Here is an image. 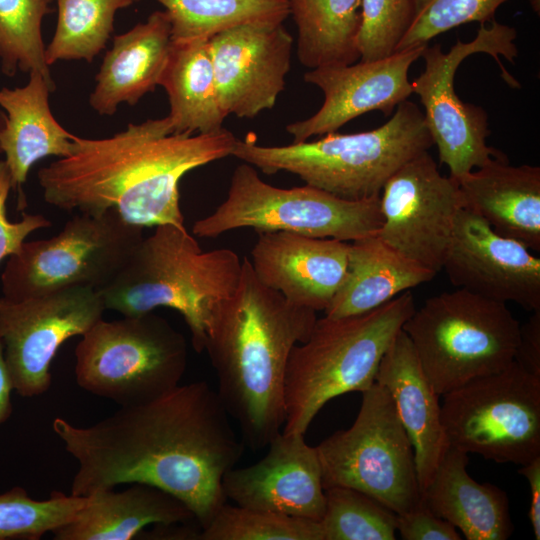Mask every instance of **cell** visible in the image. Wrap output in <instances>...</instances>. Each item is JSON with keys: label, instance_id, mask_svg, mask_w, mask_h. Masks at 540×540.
<instances>
[{"label": "cell", "instance_id": "6da1fadb", "mask_svg": "<svg viewBox=\"0 0 540 540\" xmlns=\"http://www.w3.org/2000/svg\"><path fill=\"white\" fill-rule=\"evenodd\" d=\"M229 418L217 391L197 381L91 426L59 417L52 428L78 463L71 494L152 485L181 500L202 529L226 503L222 480L244 449Z\"/></svg>", "mask_w": 540, "mask_h": 540}, {"label": "cell", "instance_id": "7a4b0ae2", "mask_svg": "<svg viewBox=\"0 0 540 540\" xmlns=\"http://www.w3.org/2000/svg\"><path fill=\"white\" fill-rule=\"evenodd\" d=\"M237 138L226 128L173 133L168 116L129 123L108 138L76 136L73 151L38 171L44 200L83 213L115 210L140 227L184 226L179 182L189 171L231 156Z\"/></svg>", "mask_w": 540, "mask_h": 540}, {"label": "cell", "instance_id": "3957f363", "mask_svg": "<svg viewBox=\"0 0 540 540\" xmlns=\"http://www.w3.org/2000/svg\"><path fill=\"white\" fill-rule=\"evenodd\" d=\"M316 320L315 311L262 284L243 258L238 287L215 311L204 350L217 376V393L253 451L268 446L283 428L288 359Z\"/></svg>", "mask_w": 540, "mask_h": 540}, {"label": "cell", "instance_id": "277c9868", "mask_svg": "<svg viewBox=\"0 0 540 540\" xmlns=\"http://www.w3.org/2000/svg\"><path fill=\"white\" fill-rule=\"evenodd\" d=\"M242 261L230 249L203 251L185 226L159 225L143 237L117 274L101 289L105 309L135 316L168 307L179 312L194 350L205 349L219 305L233 295Z\"/></svg>", "mask_w": 540, "mask_h": 540}, {"label": "cell", "instance_id": "5b68a950", "mask_svg": "<svg viewBox=\"0 0 540 540\" xmlns=\"http://www.w3.org/2000/svg\"><path fill=\"white\" fill-rule=\"evenodd\" d=\"M434 146L423 112L408 100L380 127L353 134H325L315 141L263 146L238 139L231 156L267 175L280 171L346 200L379 196L407 161Z\"/></svg>", "mask_w": 540, "mask_h": 540}, {"label": "cell", "instance_id": "8992f818", "mask_svg": "<svg viewBox=\"0 0 540 540\" xmlns=\"http://www.w3.org/2000/svg\"><path fill=\"white\" fill-rule=\"evenodd\" d=\"M415 309L408 290L361 315L317 318L307 340L295 345L288 359L282 431L305 434L328 401L369 388L382 357Z\"/></svg>", "mask_w": 540, "mask_h": 540}, {"label": "cell", "instance_id": "52a82bcc", "mask_svg": "<svg viewBox=\"0 0 540 540\" xmlns=\"http://www.w3.org/2000/svg\"><path fill=\"white\" fill-rule=\"evenodd\" d=\"M402 330L442 396L509 366L519 342L520 324L506 303L457 288L428 298Z\"/></svg>", "mask_w": 540, "mask_h": 540}, {"label": "cell", "instance_id": "ba28073f", "mask_svg": "<svg viewBox=\"0 0 540 540\" xmlns=\"http://www.w3.org/2000/svg\"><path fill=\"white\" fill-rule=\"evenodd\" d=\"M184 336L152 312L100 319L75 348V379L87 392L122 406L151 401L180 384Z\"/></svg>", "mask_w": 540, "mask_h": 540}, {"label": "cell", "instance_id": "9c48e42d", "mask_svg": "<svg viewBox=\"0 0 540 540\" xmlns=\"http://www.w3.org/2000/svg\"><path fill=\"white\" fill-rule=\"evenodd\" d=\"M382 221L380 195L354 201L307 184L275 187L243 162L233 171L225 200L210 215L195 221L192 232L197 237L215 238L246 227L256 232L286 231L354 241L376 234Z\"/></svg>", "mask_w": 540, "mask_h": 540}, {"label": "cell", "instance_id": "30bf717a", "mask_svg": "<svg viewBox=\"0 0 540 540\" xmlns=\"http://www.w3.org/2000/svg\"><path fill=\"white\" fill-rule=\"evenodd\" d=\"M361 393L352 426L316 446L323 487L358 490L401 515L422 500L413 447L388 391L374 382Z\"/></svg>", "mask_w": 540, "mask_h": 540}, {"label": "cell", "instance_id": "8fae6325", "mask_svg": "<svg viewBox=\"0 0 540 540\" xmlns=\"http://www.w3.org/2000/svg\"><path fill=\"white\" fill-rule=\"evenodd\" d=\"M143 239L115 210L69 219L55 236L24 242L1 274L3 298L21 301L70 287L105 286Z\"/></svg>", "mask_w": 540, "mask_h": 540}, {"label": "cell", "instance_id": "7c38bea8", "mask_svg": "<svg viewBox=\"0 0 540 540\" xmlns=\"http://www.w3.org/2000/svg\"><path fill=\"white\" fill-rule=\"evenodd\" d=\"M516 37L513 27L493 20L488 27L481 24L472 41L465 43L458 39L447 53L440 44H435L427 45L421 54L425 66L411 82L412 90L424 107L425 123L437 147L439 162L448 167L454 180L493 158L506 157L486 143L490 130L485 110L463 102L456 94V71L468 56L486 53L499 65L505 82L519 88L499 58L502 55L509 62L514 61L518 55Z\"/></svg>", "mask_w": 540, "mask_h": 540}, {"label": "cell", "instance_id": "4fadbf2b", "mask_svg": "<svg viewBox=\"0 0 540 540\" xmlns=\"http://www.w3.org/2000/svg\"><path fill=\"white\" fill-rule=\"evenodd\" d=\"M442 396L451 447L520 466L540 457V377L515 361Z\"/></svg>", "mask_w": 540, "mask_h": 540}, {"label": "cell", "instance_id": "5bb4252c", "mask_svg": "<svg viewBox=\"0 0 540 540\" xmlns=\"http://www.w3.org/2000/svg\"><path fill=\"white\" fill-rule=\"evenodd\" d=\"M98 290L70 287L21 301L0 298V338L13 389L24 397L45 393L51 363L71 337L102 319Z\"/></svg>", "mask_w": 540, "mask_h": 540}, {"label": "cell", "instance_id": "9a60e30c", "mask_svg": "<svg viewBox=\"0 0 540 540\" xmlns=\"http://www.w3.org/2000/svg\"><path fill=\"white\" fill-rule=\"evenodd\" d=\"M382 191L383 221L377 235L412 262L437 274L456 216L463 208L457 182L443 176L425 151L403 164Z\"/></svg>", "mask_w": 540, "mask_h": 540}, {"label": "cell", "instance_id": "2e32d148", "mask_svg": "<svg viewBox=\"0 0 540 540\" xmlns=\"http://www.w3.org/2000/svg\"><path fill=\"white\" fill-rule=\"evenodd\" d=\"M220 107L227 117L272 109L285 88L293 37L283 22L256 21L209 39Z\"/></svg>", "mask_w": 540, "mask_h": 540}, {"label": "cell", "instance_id": "e0dca14e", "mask_svg": "<svg viewBox=\"0 0 540 540\" xmlns=\"http://www.w3.org/2000/svg\"><path fill=\"white\" fill-rule=\"evenodd\" d=\"M523 243L502 236L462 208L442 269L457 288L527 311L540 310V259Z\"/></svg>", "mask_w": 540, "mask_h": 540}, {"label": "cell", "instance_id": "ac0fdd59", "mask_svg": "<svg viewBox=\"0 0 540 540\" xmlns=\"http://www.w3.org/2000/svg\"><path fill=\"white\" fill-rule=\"evenodd\" d=\"M426 46L401 50L379 60H359L349 65L307 71L305 82L317 86L323 92L324 101L312 116L286 126L293 143L336 132L370 111H381L389 116L413 93L408 72Z\"/></svg>", "mask_w": 540, "mask_h": 540}, {"label": "cell", "instance_id": "d6986e66", "mask_svg": "<svg viewBox=\"0 0 540 540\" xmlns=\"http://www.w3.org/2000/svg\"><path fill=\"white\" fill-rule=\"evenodd\" d=\"M305 434L281 431L266 455L243 468H232L222 480L226 499L236 505L321 521L325 489L316 447Z\"/></svg>", "mask_w": 540, "mask_h": 540}, {"label": "cell", "instance_id": "ffe728a7", "mask_svg": "<svg viewBox=\"0 0 540 540\" xmlns=\"http://www.w3.org/2000/svg\"><path fill=\"white\" fill-rule=\"evenodd\" d=\"M257 233L249 258L257 279L294 305L325 311L344 280L350 243L286 231Z\"/></svg>", "mask_w": 540, "mask_h": 540}, {"label": "cell", "instance_id": "44dd1931", "mask_svg": "<svg viewBox=\"0 0 540 540\" xmlns=\"http://www.w3.org/2000/svg\"><path fill=\"white\" fill-rule=\"evenodd\" d=\"M375 382L390 394L414 451L421 491L450 447L441 420L440 395L424 373L415 349L401 330L380 362Z\"/></svg>", "mask_w": 540, "mask_h": 540}, {"label": "cell", "instance_id": "7402d4cb", "mask_svg": "<svg viewBox=\"0 0 540 540\" xmlns=\"http://www.w3.org/2000/svg\"><path fill=\"white\" fill-rule=\"evenodd\" d=\"M455 181L463 208L498 234L540 251V167L493 158Z\"/></svg>", "mask_w": 540, "mask_h": 540}, {"label": "cell", "instance_id": "603a6c76", "mask_svg": "<svg viewBox=\"0 0 540 540\" xmlns=\"http://www.w3.org/2000/svg\"><path fill=\"white\" fill-rule=\"evenodd\" d=\"M28 75L24 86L0 89V107L6 112L0 147L12 189L19 195V209L26 205L22 186L32 166L49 156H69L76 137L64 129L51 112L49 95L56 86L39 72L32 71Z\"/></svg>", "mask_w": 540, "mask_h": 540}, {"label": "cell", "instance_id": "cb8c5ba5", "mask_svg": "<svg viewBox=\"0 0 540 540\" xmlns=\"http://www.w3.org/2000/svg\"><path fill=\"white\" fill-rule=\"evenodd\" d=\"M168 13L154 11L147 20L116 35L106 52L96 85L89 97L91 108L112 116L120 104L135 105L159 85L171 46Z\"/></svg>", "mask_w": 540, "mask_h": 540}, {"label": "cell", "instance_id": "d4e9b609", "mask_svg": "<svg viewBox=\"0 0 540 540\" xmlns=\"http://www.w3.org/2000/svg\"><path fill=\"white\" fill-rule=\"evenodd\" d=\"M196 520L178 498L152 485L131 483L87 496L67 524L52 532L55 540H129L148 525L169 526Z\"/></svg>", "mask_w": 540, "mask_h": 540}, {"label": "cell", "instance_id": "484cf974", "mask_svg": "<svg viewBox=\"0 0 540 540\" xmlns=\"http://www.w3.org/2000/svg\"><path fill=\"white\" fill-rule=\"evenodd\" d=\"M468 454L449 447L422 492L424 503L467 540H506L514 530L505 491L478 483L467 471Z\"/></svg>", "mask_w": 540, "mask_h": 540}, {"label": "cell", "instance_id": "4316f807", "mask_svg": "<svg viewBox=\"0 0 540 540\" xmlns=\"http://www.w3.org/2000/svg\"><path fill=\"white\" fill-rule=\"evenodd\" d=\"M435 275L390 247L377 233L351 241L344 280L325 316L370 312Z\"/></svg>", "mask_w": 540, "mask_h": 540}, {"label": "cell", "instance_id": "83f0119b", "mask_svg": "<svg viewBox=\"0 0 540 540\" xmlns=\"http://www.w3.org/2000/svg\"><path fill=\"white\" fill-rule=\"evenodd\" d=\"M168 96L173 133L206 134L223 128L209 39L171 41L159 83Z\"/></svg>", "mask_w": 540, "mask_h": 540}, {"label": "cell", "instance_id": "f1b7e54d", "mask_svg": "<svg viewBox=\"0 0 540 540\" xmlns=\"http://www.w3.org/2000/svg\"><path fill=\"white\" fill-rule=\"evenodd\" d=\"M297 27V56L309 69L359 60L361 0H287Z\"/></svg>", "mask_w": 540, "mask_h": 540}, {"label": "cell", "instance_id": "f546056e", "mask_svg": "<svg viewBox=\"0 0 540 540\" xmlns=\"http://www.w3.org/2000/svg\"><path fill=\"white\" fill-rule=\"evenodd\" d=\"M140 0H54L57 5L55 33L45 47L50 66L58 61L91 63L106 47L116 13Z\"/></svg>", "mask_w": 540, "mask_h": 540}, {"label": "cell", "instance_id": "4dcf8cb0", "mask_svg": "<svg viewBox=\"0 0 540 540\" xmlns=\"http://www.w3.org/2000/svg\"><path fill=\"white\" fill-rule=\"evenodd\" d=\"M168 13L171 40L210 39L233 27L256 21L284 22L287 0H156Z\"/></svg>", "mask_w": 540, "mask_h": 540}, {"label": "cell", "instance_id": "1f68e13d", "mask_svg": "<svg viewBox=\"0 0 540 540\" xmlns=\"http://www.w3.org/2000/svg\"><path fill=\"white\" fill-rule=\"evenodd\" d=\"M53 1L0 0V64L6 76L36 71L56 86L45 59L41 31Z\"/></svg>", "mask_w": 540, "mask_h": 540}, {"label": "cell", "instance_id": "d6a6232c", "mask_svg": "<svg viewBox=\"0 0 540 540\" xmlns=\"http://www.w3.org/2000/svg\"><path fill=\"white\" fill-rule=\"evenodd\" d=\"M398 515L358 490L325 489L323 540H394Z\"/></svg>", "mask_w": 540, "mask_h": 540}, {"label": "cell", "instance_id": "836d02e7", "mask_svg": "<svg viewBox=\"0 0 540 540\" xmlns=\"http://www.w3.org/2000/svg\"><path fill=\"white\" fill-rule=\"evenodd\" d=\"M196 539L323 540L320 521L225 503Z\"/></svg>", "mask_w": 540, "mask_h": 540}, {"label": "cell", "instance_id": "e575fe53", "mask_svg": "<svg viewBox=\"0 0 540 540\" xmlns=\"http://www.w3.org/2000/svg\"><path fill=\"white\" fill-rule=\"evenodd\" d=\"M86 500L59 491L35 500L22 487H13L0 495V540H38L70 522Z\"/></svg>", "mask_w": 540, "mask_h": 540}, {"label": "cell", "instance_id": "d590c367", "mask_svg": "<svg viewBox=\"0 0 540 540\" xmlns=\"http://www.w3.org/2000/svg\"><path fill=\"white\" fill-rule=\"evenodd\" d=\"M508 0H414L412 24L396 51L428 45L434 37L460 25L490 23L497 9ZM539 12V0H529Z\"/></svg>", "mask_w": 540, "mask_h": 540}, {"label": "cell", "instance_id": "8d00e7d4", "mask_svg": "<svg viewBox=\"0 0 540 540\" xmlns=\"http://www.w3.org/2000/svg\"><path fill=\"white\" fill-rule=\"evenodd\" d=\"M414 8V0H361L359 60L374 61L395 53L412 24Z\"/></svg>", "mask_w": 540, "mask_h": 540}, {"label": "cell", "instance_id": "74e56055", "mask_svg": "<svg viewBox=\"0 0 540 540\" xmlns=\"http://www.w3.org/2000/svg\"><path fill=\"white\" fill-rule=\"evenodd\" d=\"M11 186L9 169L4 160H0V262L18 253L25 239L34 231L51 226V221L41 214H22L19 221L7 218L6 202Z\"/></svg>", "mask_w": 540, "mask_h": 540}, {"label": "cell", "instance_id": "f35d334b", "mask_svg": "<svg viewBox=\"0 0 540 540\" xmlns=\"http://www.w3.org/2000/svg\"><path fill=\"white\" fill-rule=\"evenodd\" d=\"M397 531L404 540H461V533L423 501L398 515Z\"/></svg>", "mask_w": 540, "mask_h": 540}, {"label": "cell", "instance_id": "ab89813d", "mask_svg": "<svg viewBox=\"0 0 540 540\" xmlns=\"http://www.w3.org/2000/svg\"><path fill=\"white\" fill-rule=\"evenodd\" d=\"M514 361L529 373L540 377V310L533 311L528 321L520 325Z\"/></svg>", "mask_w": 540, "mask_h": 540}, {"label": "cell", "instance_id": "60d3db41", "mask_svg": "<svg viewBox=\"0 0 540 540\" xmlns=\"http://www.w3.org/2000/svg\"><path fill=\"white\" fill-rule=\"evenodd\" d=\"M519 474L529 483L531 501L529 507V520L536 540L540 539V457L528 464L522 465Z\"/></svg>", "mask_w": 540, "mask_h": 540}, {"label": "cell", "instance_id": "b9f144b4", "mask_svg": "<svg viewBox=\"0 0 540 540\" xmlns=\"http://www.w3.org/2000/svg\"><path fill=\"white\" fill-rule=\"evenodd\" d=\"M12 390L14 389L5 361L4 345L0 338V424L4 423L12 413Z\"/></svg>", "mask_w": 540, "mask_h": 540}, {"label": "cell", "instance_id": "7bdbcfd3", "mask_svg": "<svg viewBox=\"0 0 540 540\" xmlns=\"http://www.w3.org/2000/svg\"><path fill=\"white\" fill-rule=\"evenodd\" d=\"M5 124V115L0 113V132L2 131ZM2 153L1 147H0V154Z\"/></svg>", "mask_w": 540, "mask_h": 540}]
</instances>
